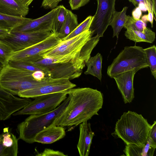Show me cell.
<instances>
[{"label": "cell", "mask_w": 156, "mask_h": 156, "mask_svg": "<svg viewBox=\"0 0 156 156\" xmlns=\"http://www.w3.org/2000/svg\"><path fill=\"white\" fill-rule=\"evenodd\" d=\"M79 25L77 15L67 9L64 24L57 35L61 40L65 38L71 33Z\"/></svg>", "instance_id": "d4e9b609"}, {"label": "cell", "mask_w": 156, "mask_h": 156, "mask_svg": "<svg viewBox=\"0 0 156 156\" xmlns=\"http://www.w3.org/2000/svg\"><path fill=\"white\" fill-rule=\"evenodd\" d=\"M48 69V75L53 79H67L69 80L77 78L81 74L77 71L70 61L57 62L55 59Z\"/></svg>", "instance_id": "5bb4252c"}, {"label": "cell", "mask_w": 156, "mask_h": 156, "mask_svg": "<svg viewBox=\"0 0 156 156\" xmlns=\"http://www.w3.org/2000/svg\"><path fill=\"white\" fill-rule=\"evenodd\" d=\"M93 18V16H89L83 21L79 24L76 28L69 35L61 40H66L73 37L82 32L89 30Z\"/></svg>", "instance_id": "f1b7e54d"}, {"label": "cell", "mask_w": 156, "mask_h": 156, "mask_svg": "<svg viewBox=\"0 0 156 156\" xmlns=\"http://www.w3.org/2000/svg\"><path fill=\"white\" fill-rule=\"evenodd\" d=\"M76 86L67 79H52L45 85L21 92L18 95L21 98H34L40 95L67 91Z\"/></svg>", "instance_id": "8fae6325"}, {"label": "cell", "mask_w": 156, "mask_h": 156, "mask_svg": "<svg viewBox=\"0 0 156 156\" xmlns=\"http://www.w3.org/2000/svg\"><path fill=\"white\" fill-rule=\"evenodd\" d=\"M102 61V56L99 53L94 56L90 57L86 64L87 68L84 73L96 77L101 81Z\"/></svg>", "instance_id": "cb8c5ba5"}, {"label": "cell", "mask_w": 156, "mask_h": 156, "mask_svg": "<svg viewBox=\"0 0 156 156\" xmlns=\"http://www.w3.org/2000/svg\"><path fill=\"white\" fill-rule=\"evenodd\" d=\"M136 7H138L141 11L146 12L148 14L147 15L148 21L151 24L153 23V19L156 21V0H128Z\"/></svg>", "instance_id": "603a6c76"}, {"label": "cell", "mask_w": 156, "mask_h": 156, "mask_svg": "<svg viewBox=\"0 0 156 156\" xmlns=\"http://www.w3.org/2000/svg\"><path fill=\"white\" fill-rule=\"evenodd\" d=\"M56 11L55 8L43 16L36 19H31L14 27L10 31L18 32L51 31Z\"/></svg>", "instance_id": "7c38bea8"}, {"label": "cell", "mask_w": 156, "mask_h": 156, "mask_svg": "<svg viewBox=\"0 0 156 156\" xmlns=\"http://www.w3.org/2000/svg\"><path fill=\"white\" fill-rule=\"evenodd\" d=\"M141 11L138 7H136L132 12V16L135 19H140L142 15Z\"/></svg>", "instance_id": "74e56055"}, {"label": "cell", "mask_w": 156, "mask_h": 156, "mask_svg": "<svg viewBox=\"0 0 156 156\" xmlns=\"http://www.w3.org/2000/svg\"><path fill=\"white\" fill-rule=\"evenodd\" d=\"M1 135L2 145L6 151L7 156H17L18 153V139L10 132L8 127L4 128Z\"/></svg>", "instance_id": "ffe728a7"}, {"label": "cell", "mask_w": 156, "mask_h": 156, "mask_svg": "<svg viewBox=\"0 0 156 156\" xmlns=\"http://www.w3.org/2000/svg\"><path fill=\"white\" fill-rule=\"evenodd\" d=\"M148 67L144 49L137 46H126L108 68L107 74L113 78L121 73Z\"/></svg>", "instance_id": "5b68a950"}, {"label": "cell", "mask_w": 156, "mask_h": 156, "mask_svg": "<svg viewBox=\"0 0 156 156\" xmlns=\"http://www.w3.org/2000/svg\"><path fill=\"white\" fill-rule=\"evenodd\" d=\"M148 137L152 140L153 143L156 144V121H154L151 125L148 134Z\"/></svg>", "instance_id": "d590c367"}, {"label": "cell", "mask_w": 156, "mask_h": 156, "mask_svg": "<svg viewBox=\"0 0 156 156\" xmlns=\"http://www.w3.org/2000/svg\"><path fill=\"white\" fill-rule=\"evenodd\" d=\"M116 0H97V8L89 30L93 35L103 37V34L110 25L115 9Z\"/></svg>", "instance_id": "9c48e42d"}, {"label": "cell", "mask_w": 156, "mask_h": 156, "mask_svg": "<svg viewBox=\"0 0 156 156\" xmlns=\"http://www.w3.org/2000/svg\"><path fill=\"white\" fill-rule=\"evenodd\" d=\"M3 65L2 63H0V71L3 67Z\"/></svg>", "instance_id": "ab89813d"}, {"label": "cell", "mask_w": 156, "mask_h": 156, "mask_svg": "<svg viewBox=\"0 0 156 156\" xmlns=\"http://www.w3.org/2000/svg\"><path fill=\"white\" fill-rule=\"evenodd\" d=\"M79 130V138L77 145L79 155L88 156L94 133L91 129L90 123L87 121L80 124Z\"/></svg>", "instance_id": "9a60e30c"}, {"label": "cell", "mask_w": 156, "mask_h": 156, "mask_svg": "<svg viewBox=\"0 0 156 156\" xmlns=\"http://www.w3.org/2000/svg\"><path fill=\"white\" fill-rule=\"evenodd\" d=\"M8 63L9 65L12 66L33 72L41 71L44 72L46 74L45 72L43 69L30 64L11 61H9Z\"/></svg>", "instance_id": "1f68e13d"}, {"label": "cell", "mask_w": 156, "mask_h": 156, "mask_svg": "<svg viewBox=\"0 0 156 156\" xmlns=\"http://www.w3.org/2000/svg\"><path fill=\"white\" fill-rule=\"evenodd\" d=\"M100 37L97 35L92 37L82 47L78 55L73 59L77 69L82 72L86 64L90 57L91 52L98 42Z\"/></svg>", "instance_id": "ac0fdd59"}, {"label": "cell", "mask_w": 156, "mask_h": 156, "mask_svg": "<svg viewBox=\"0 0 156 156\" xmlns=\"http://www.w3.org/2000/svg\"><path fill=\"white\" fill-rule=\"evenodd\" d=\"M61 39L53 33L45 39L34 45L18 51H14L9 61L25 63H30L42 58V54L58 44Z\"/></svg>", "instance_id": "ba28073f"}, {"label": "cell", "mask_w": 156, "mask_h": 156, "mask_svg": "<svg viewBox=\"0 0 156 156\" xmlns=\"http://www.w3.org/2000/svg\"><path fill=\"white\" fill-rule=\"evenodd\" d=\"M56 11L53 19L52 32L57 35L60 32L65 22L67 9L62 5L56 7Z\"/></svg>", "instance_id": "4316f807"}, {"label": "cell", "mask_w": 156, "mask_h": 156, "mask_svg": "<svg viewBox=\"0 0 156 156\" xmlns=\"http://www.w3.org/2000/svg\"><path fill=\"white\" fill-rule=\"evenodd\" d=\"M31 19L7 15L0 13V27L11 30L14 27L27 22Z\"/></svg>", "instance_id": "484cf974"}, {"label": "cell", "mask_w": 156, "mask_h": 156, "mask_svg": "<svg viewBox=\"0 0 156 156\" xmlns=\"http://www.w3.org/2000/svg\"><path fill=\"white\" fill-rule=\"evenodd\" d=\"M37 156H67L63 152L55 151L49 148H45L44 151L40 153H38L35 155Z\"/></svg>", "instance_id": "d6a6232c"}, {"label": "cell", "mask_w": 156, "mask_h": 156, "mask_svg": "<svg viewBox=\"0 0 156 156\" xmlns=\"http://www.w3.org/2000/svg\"><path fill=\"white\" fill-rule=\"evenodd\" d=\"M69 101L68 97L54 110L46 113L30 115L17 126L19 139L29 144L35 142L34 138L40 132L51 125L55 119L62 113Z\"/></svg>", "instance_id": "277c9868"}, {"label": "cell", "mask_w": 156, "mask_h": 156, "mask_svg": "<svg viewBox=\"0 0 156 156\" xmlns=\"http://www.w3.org/2000/svg\"><path fill=\"white\" fill-rule=\"evenodd\" d=\"M1 135H0V139H1Z\"/></svg>", "instance_id": "60d3db41"}, {"label": "cell", "mask_w": 156, "mask_h": 156, "mask_svg": "<svg viewBox=\"0 0 156 156\" xmlns=\"http://www.w3.org/2000/svg\"><path fill=\"white\" fill-rule=\"evenodd\" d=\"M68 91L36 97L34 100L13 115H37L50 112L56 108L66 98Z\"/></svg>", "instance_id": "52a82bcc"}, {"label": "cell", "mask_w": 156, "mask_h": 156, "mask_svg": "<svg viewBox=\"0 0 156 156\" xmlns=\"http://www.w3.org/2000/svg\"><path fill=\"white\" fill-rule=\"evenodd\" d=\"M125 35L127 38L136 42H144L152 43L155 40V34L146 27L142 31L126 29Z\"/></svg>", "instance_id": "44dd1931"}, {"label": "cell", "mask_w": 156, "mask_h": 156, "mask_svg": "<svg viewBox=\"0 0 156 156\" xmlns=\"http://www.w3.org/2000/svg\"><path fill=\"white\" fill-rule=\"evenodd\" d=\"M128 8L125 6L121 11H115L110 24L113 30V37L116 36L118 38L119 33L125 25L129 16L126 14Z\"/></svg>", "instance_id": "7402d4cb"}, {"label": "cell", "mask_w": 156, "mask_h": 156, "mask_svg": "<svg viewBox=\"0 0 156 156\" xmlns=\"http://www.w3.org/2000/svg\"><path fill=\"white\" fill-rule=\"evenodd\" d=\"M10 30L8 29L0 27V39H3L9 37Z\"/></svg>", "instance_id": "8d00e7d4"}, {"label": "cell", "mask_w": 156, "mask_h": 156, "mask_svg": "<svg viewBox=\"0 0 156 156\" xmlns=\"http://www.w3.org/2000/svg\"><path fill=\"white\" fill-rule=\"evenodd\" d=\"M25 5L28 6L30 5L34 0H20Z\"/></svg>", "instance_id": "f35d334b"}, {"label": "cell", "mask_w": 156, "mask_h": 156, "mask_svg": "<svg viewBox=\"0 0 156 156\" xmlns=\"http://www.w3.org/2000/svg\"><path fill=\"white\" fill-rule=\"evenodd\" d=\"M29 12V6L25 5L20 0H0V13L25 17Z\"/></svg>", "instance_id": "e0dca14e"}, {"label": "cell", "mask_w": 156, "mask_h": 156, "mask_svg": "<svg viewBox=\"0 0 156 156\" xmlns=\"http://www.w3.org/2000/svg\"><path fill=\"white\" fill-rule=\"evenodd\" d=\"M62 0H43L41 6L46 9H53L57 6Z\"/></svg>", "instance_id": "e575fe53"}, {"label": "cell", "mask_w": 156, "mask_h": 156, "mask_svg": "<svg viewBox=\"0 0 156 156\" xmlns=\"http://www.w3.org/2000/svg\"><path fill=\"white\" fill-rule=\"evenodd\" d=\"M93 35V32L89 30L69 39L61 40L56 46L44 52L42 57L54 59L57 62H68L78 55Z\"/></svg>", "instance_id": "8992f818"}, {"label": "cell", "mask_w": 156, "mask_h": 156, "mask_svg": "<svg viewBox=\"0 0 156 156\" xmlns=\"http://www.w3.org/2000/svg\"><path fill=\"white\" fill-rule=\"evenodd\" d=\"M8 62L0 71V86L14 95L45 85L52 79L47 76L36 80L32 76L34 72L12 66Z\"/></svg>", "instance_id": "3957f363"}, {"label": "cell", "mask_w": 156, "mask_h": 156, "mask_svg": "<svg viewBox=\"0 0 156 156\" xmlns=\"http://www.w3.org/2000/svg\"><path fill=\"white\" fill-rule=\"evenodd\" d=\"M66 134L64 127L51 125L39 132L34 138L35 142L51 144L64 138Z\"/></svg>", "instance_id": "2e32d148"}, {"label": "cell", "mask_w": 156, "mask_h": 156, "mask_svg": "<svg viewBox=\"0 0 156 156\" xmlns=\"http://www.w3.org/2000/svg\"><path fill=\"white\" fill-rule=\"evenodd\" d=\"M151 125L141 114L128 111L123 113L116 122L112 133L126 145L142 147L146 144Z\"/></svg>", "instance_id": "7a4b0ae2"}, {"label": "cell", "mask_w": 156, "mask_h": 156, "mask_svg": "<svg viewBox=\"0 0 156 156\" xmlns=\"http://www.w3.org/2000/svg\"><path fill=\"white\" fill-rule=\"evenodd\" d=\"M137 72L135 70L126 72L119 74L114 78L120 91L125 103H130L134 98L133 81Z\"/></svg>", "instance_id": "4fadbf2b"}, {"label": "cell", "mask_w": 156, "mask_h": 156, "mask_svg": "<svg viewBox=\"0 0 156 156\" xmlns=\"http://www.w3.org/2000/svg\"><path fill=\"white\" fill-rule=\"evenodd\" d=\"M146 27V23L141 20L135 19L129 15L124 27L126 29L142 31Z\"/></svg>", "instance_id": "4dcf8cb0"}, {"label": "cell", "mask_w": 156, "mask_h": 156, "mask_svg": "<svg viewBox=\"0 0 156 156\" xmlns=\"http://www.w3.org/2000/svg\"><path fill=\"white\" fill-rule=\"evenodd\" d=\"M14 51L9 44L2 39H0V63L5 65L8 62V59Z\"/></svg>", "instance_id": "f546056e"}, {"label": "cell", "mask_w": 156, "mask_h": 156, "mask_svg": "<svg viewBox=\"0 0 156 156\" xmlns=\"http://www.w3.org/2000/svg\"><path fill=\"white\" fill-rule=\"evenodd\" d=\"M90 0H69V3L72 10H77L87 4Z\"/></svg>", "instance_id": "836d02e7"}, {"label": "cell", "mask_w": 156, "mask_h": 156, "mask_svg": "<svg viewBox=\"0 0 156 156\" xmlns=\"http://www.w3.org/2000/svg\"><path fill=\"white\" fill-rule=\"evenodd\" d=\"M52 33L51 31L26 32L11 31L9 36L2 40L9 44L14 51H15L38 43L45 39Z\"/></svg>", "instance_id": "30bf717a"}, {"label": "cell", "mask_w": 156, "mask_h": 156, "mask_svg": "<svg viewBox=\"0 0 156 156\" xmlns=\"http://www.w3.org/2000/svg\"><path fill=\"white\" fill-rule=\"evenodd\" d=\"M156 148V145L148 137L147 142L143 147L134 144L126 145L123 151L127 156H153Z\"/></svg>", "instance_id": "d6986e66"}, {"label": "cell", "mask_w": 156, "mask_h": 156, "mask_svg": "<svg viewBox=\"0 0 156 156\" xmlns=\"http://www.w3.org/2000/svg\"><path fill=\"white\" fill-rule=\"evenodd\" d=\"M144 49L148 67L150 68L151 74L156 79V47L154 45Z\"/></svg>", "instance_id": "83f0119b"}, {"label": "cell", "mask_w": 156, "mask_h": 156, "mask_svg": "<svg viewBox=\"0 0 156 156\" xmlns=\"http://www.w3.org/2000/svg\"><path fill=\"white\" fill-rule=\"evenodd\" d=\"M68 104L52 125L75 127L90 119L102 107L103 94L89 87L72 88L67 91Z\"/></svg>", "instance_id": "6da1fadb"}]
</instances>
